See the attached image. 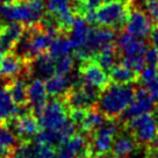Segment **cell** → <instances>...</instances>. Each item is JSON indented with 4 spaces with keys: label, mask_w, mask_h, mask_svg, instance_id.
Returning a JSON list of instances; mask_svg holds the SVG:
<instances>
[{
    "label": "cell",
    "mask_w": 158,
    "mask_h": 158,
    "mask_svg": "<svg viewBox=\"0 0 158 158\" xmlns=\"http://www.w3.org/2000/svg\"><path fill=\"white\" fill-rule=\"evenodd\" d=\"M106 121H107V118H105L98 109H95L93 107V108L89 109L86 112V115H85L83 121L78 126V128L85 135H89L92 131H94L97 128H99L101 124H104Z\"/></svg>",
    "instance_id": "603a6c76"
},
{
    "label": "cell",
    "mask_w": 158,
    "mask_h": 158,
    "mask_svg": "<svg viewBox=\"0 0 158 158\" xmlns=\"http://www.w3.org/2000/svg\"><path fill=\"white\" fill-rule=\"evenodd\" d=\"M87 136L76 133L57 147L55 158H77L79 155L87 151Z\"/></svg>",
    "instance_id": "4fadbf2b"
},
{
    "label": "cell",
    "mask_w": 158,
    "mask_h": 158,
    "mask_svg": "<svg viewBox=\"0 0 158 158\" xmlns=\"http://www.w3.org/2000/svg\"><path fill=\"white\" fill-rule=\"evenodd\" d=\"M151 27L152 22L149 19L148 15L145 14V12L130 0L128 19L124 29L137 39L145 40L151 34Z\"/></svg>",
    "instance_id": "9c48e42d"
},
{
    "label": "cell",
    "mask_w": 158,
    "mask_h": 158,
    "mask_svg": "<svg viewBox=\"0 0 158 158\" xmlns=\"http://www.w3.org/2000/svg\"><path fill=\"white\" fill-rule=\"evenodd\" d=\"M91 28H92V26L89 25L83 16L76 15L72 27L68 33V37L73 45V50L79 49L85 44L86 40L89 37Z\"/></svg>",
    "instance_id": "d6986e66"
},
{
    "label": "cell",
    "mask_w": 158,
    "mask_h": 158,
    "mask_svg": "<svg viewBox=\"0 0 158 158\" xmlns=\"http://www.w3.org/2000/svg\"><path fill=\"white\" fill-rule=\"evenodd\" d=\"M0 145L8 152L13 151L18 145V136L8 124H0Z\"/></svg>",
    "instance_id": "d4e9b609"
},
{
    "label": "cell",
    "mask_w": 158,
    "mask_h": 158,
    "mask_svg": "<svg viewBox=\"0 0 158 158\" xmlns=\"http://www.w3.org/2000/svg\"><path fill=\"white\" fill-rule=\"evenodd\" d=\"M2 26H4V25H2V22H1V21H0V29H1V28H2Z\"/></svg>",
    "instance_id": "f35d334b"
},
{
    "label": "cell",
    "mask_w": 158,
    "mask_h": 158,
    "mask_svg": "<svg viewBox=\"0 0 158 158\" xmlns=\"http://www.w3.org/2000/svg\"><path fill=\"white\" fill-rule=\"evenodd\" d=\"M108 78L113 84H137L138 74L123 64L118 63L108 71Z\"/></svg>",
    "instance_id": "7402d4cb"
},
{
    "label": "cell",
    "mask_w": 158,
    "mask_h": 158,
    "mask_svg": "<svg viewBox=\"0 0 158 158\" xmlns=\"http://www.w3.org/2000/svg\"><path fill=\"white\" fill-rule=\"evenodd\" d=\"M77 158H94V157L89 152V147H87V151H85V152H83L81 155H79Z\"/></svg>",
    "instance_id": "d6a6232c"
},
{
    "label": "cell",
    "mask_w": 158,
    "mask_h": 158,
    "mask_svg": "<svg viewBox=\"0 0 158 158\" xmlns=\"http://www.w3.org/2000/svg\"><path fill=\"white\" fill-rule=\"evenodd\" d=\"M28 1H31V0H28Z\"/></svg>",
    "instance_id": "7bdbcfd3"
},
{
    "label": "cell",
    "mask_w": 158,
    "mask_h": 158,
    "mask_svg": "<svg viewBox=\"0 0 158 158\" xmlns=\"http://www.w3.org/2000/svg\"><path fill=\"white\" fill-rule=\"evenodd\" d=\"M7 89L14 104L19 107L28 106V84L21 78H13L7 80Z\"/></svg>",
    "instance_id": "44dd1931"
},
{
    "label": "cell",
    "mask_w": 158,
    "mask_h": 158,
    "mask_svg": "<svg viewBox=\"0 0 158 158\" xmlns=\"http://www.w3.org/2000/svg\"><path fill=\"white\" fill-rule=\"evenodd\" d=\"M101 158H116V157H114L113 155H112V152L108 153V155H106V156H104V157H101Z\"/></svg>",
    "instance_id": "74e56055"
},
{
    "label": "cell",
    "mask_w": 158,
    "mask_h": 158,
    "mask_svg": "<svg viewBox=\"0 0 158 158\" xmlns=\"http://www.w3.org/2000/svg\"><path fill=\"white\" fill-rule=\"evenodd\" d=\"M8 123H12V130L22 142H28L41 130L39 120L31 112L20 114L13 120H10Z\"/></svg>",
    "instance_id": "8fae6325"
},
{
    "label": "cell",
    "mask_w": 158,
    "mask_h": 158,
    "mask_svg": "<svg viewBox=\"0 0 158 158\" xmlns=\"http://www.w3.org/2000/svg\"><path fill=\"white\" fill-rule=\"evenodd\" d=\"M21 74H27V77H29L28 62L14 52H8L0 58V78L10 80Z\"/></svg>",
    "instance_id": "7c38bea8"
},
{
    "label": "cell",
    "mask_w": 158,
    "mask_h": 158,
    "mask_svg": "<svg viewBox=\"0 0 158 158\" xmlns=\"http://www.w3.org/2000/svg\"><path fill=\"white\" fill-rule=\"evenodd\" d=\"M0 10H1V7H0Z\"/></svg>",
    "instance_id": "b9f144b4"
},
{
    "label": "cell",
    "mask_w": 158,
    "mask_h": 158,
    "mask_svg": "<svg viewBox=\"0 0 158 158\" xmlns=\"http://www.w3.org/2000/svg\"><path fill=\"white\" fill-rule=\"evenodd\" d=\"M145 66H157L158 64V48L150 43L144 52Z\"/></svg>",
    "instance_id": "f546056e"
},
{
    "label": "cell",
    "mask_w": 158,
    "mask_h": 158,
    "mask_svg": "<svg viewBox=\"0 0 158 158\" xmlns=\"http://www.w3.org/2000/svg\"><path fill=\"white\" fill-rule=\"evenodd\" d=\"M118 124L122 130L133 136L139 147H148L152 143L158 130L157 122L152 113H143Z\"/></svg>",
    "instance_id": "277c9868"
},
{
    "label": "cell",
    "mask_w": 158,
    "mask_h": 158,
    "mask_svg": "<svg viewBox=\"0 0 158 158\" xmlns=\"http://www.w3.org/2000/svg\"><path fill=\"white\" fill-rule=\"evenodd\" d=\"M153 109H155V99L151 97V94L149 93L145 87L136 85L134 100L116 121L118 123H122L129 118H133L143 113H152Z\"/></svg>",
    "instance_id": "30bf717a"
},
{
    "label": "cell",
    "mask_w": 158,
    "mask_h": 158,
    "mask_svg": "<svg viewBox=\"0 0 158 158\" xmlns=\"http://www.w3.org/2000/svg\"><path fill=\"white\" fill-rule=\"evenodd\" d=\"M86 1V4L89 6V8H92V10H95L98 6H100L102 4V1L105 0H85Z\"/></svg>",
    "instance_id": "1f68e13d"
},
{
    "label": "cell",
    "mask_w": 158,
    "mask_h": 158,
    "mask_svg": "<svg viewBox=\"0 0 158 158\" xmlns=\"http://www.w3.org/2000/svg\"><path fill=\"white\" fill-rule=\"evenodd\" d=\"M150 43L158 48V25L153 26V29L150 34Z\"/></svg>",
    "instance_id": "4dcf8cb0"
},
{
    "label": "cell",
    "mask_w": 158,
    "mask_h": 158,
    "mask_svg": "<svg viewBox=\"0 0 158 158\" xmlns=\"http://www.w3.org/2000/svg\"><path fill=\"white\" fill-rule=\"evenodd\" d=\"M45 89L49 95L62 98L71 87L76 85V79H71L68 76L55 73L44 81Z\"/></svg>",
    "instance_id": "ffe728a7"
},
{
    "label": "cell",
    "mask_w": 158,
    "mask_h": 158,
    "mask_svg": "<svg viewBox=\"0 0 158 158\" xmlns=\"http://www.w3.org/2000/svg\"><path fill=\"white\" fill-rule=\"evenodd\" d=\"M121 64L127 66L128 69L133 70L134 72L139 76V73L143 71L145 68V60H144V55H131V56H121Z\"/></svg>",
    "instance_id": "484cf974"
},
{
    "label": "cell",
    "mask_w": 158,
    "mask_h": 158,
    "mask_svg": "<svg viewBox=\"0 0 158 158\" xmlns=\"http://www.w3.org/2000/svg\"><path fill=\"white\" fill-rule=\"evenodd\" d=\"M28 72L29 77H36L37 79L47 80L56 73L55 59L51 58L48 52L40 55L33 60L28 62Z\"/></svg>",
    "instance_id": "9a60e30c"
},
{
    "label": "cell",
    "mask_w": 158,
    "mask_h": 158,
    "mask_svg": "<svg viewBox=\"0 0 158 158\" xmlns=\"http://www.w3.org/2000/svg\"><path fill=\"white\" fill-rule=\"evenodd\" d=\"M72 50H73V45L69 37L66 35H59L57 39H55L51 42L48 49V54L50 55L51 58L56 59L63 55L70 54Z\"/></svg>",
    "instance_id": "cb8c5ba5"
},
{
    "label": "cell",
    "mask_w": 158,
    "mask_h": 158,
    "mask_svg": "<svg viewBox=\"0 0 158 158\" xmlns=\"http://www.w3.org/2000/svg\"><path fill=\"white\" fill-rule=\"evenodd\" d=\"M130 0H110L105 1L100 6H98L95 13V25L100 27L112 28L115 31H121L124 29L127 19H128Z\"/></svg>",
    "instance_id": "3957f363"
},
{
    "label": "cell",
    "mask_w": 158,
    "mask_h": 158,
    "mask_svg": "<svg viewBox=\"0 0 158 158\" xmlns=\"http://www.w3.org/2000/svg\"><path fill=\"white\" fill-rule=\"evenodd\" d=\"M120 129L116 120H107L89 135H86L89 139V152L94 158H101L110 153L115 136Z\"/></svg>",
    "instance_id": "5b68a950"
},
{
    "label": "cell",
    "mask_w": 158,
    "mask_h": 158,
    "mask_svg": "<svg viewBox=\"0 0 158 158\" xmlns=\"http://www.w3.org/2000/svg\"><path fill=\"white\" fill-rule=\"evenodd\" d=\"M44 4L42 0H16L1 7L0 15L7 22H21L26 27L39 23L43 18Z\"/></svg>",
    "instance_id": "7a4b0ae2"
},
{
    "label": "cell",
    "mask_w": 158,
    "mask_h": 158,
    "mask_svg": "<svg viewBox=\"0 0 158 158\" xmlns=\"http://www.w3.org/2000/svg\"><path fill=\"white\" fill-rule=\"evenodd\" d=\"M157 77H158V64H157Z\"/></svg>",
    "instance_id": "60d3db41"
},
{
    "label": "cell",
    "mask_w": 158,
    "mask_h": 158,
    "mask_svg": "<svg viewBox=\"0 0 158 158\" xmlns=\"http://www.w3.org/2000/svg\"><path fill=\"white\" fill-rule=\"evenodd\" d=\"M137 84H113L104 89L97 100L94 108L98 109L107 120H118L131 104Z\"/></svg>",
    "instance_id": "6da1fadb"
},
{
    "label": "cell",
    "mask_w": 158,
    "mask_h": 158,
    "mask_svg": "<svg viewBox=\"0 0 158 158\" xmlns=\"http://www.w3.org/2000/svg\"><path fill=\"white\" fill-rule=\"evenodd\" d=\"M74 59L70 54L63 55L58 58L55 59V70L56 73L63 74V76H69L73 69Z\"/></svg>",
    "instance_id": "4316f807"
},
{
    "label": "cell",
    "mask_w": 158,
    "mask_h": 158,
    "mask_svg": "<svg viewBox=\"0 0 158 158\" xmlns=\"http://www.w3.org/2000/svg\"><path fill=\"white\" fill-rule=\"evenodd\" d=\"M150 145H152L153 148L158 149V130H157V134H156V137H155V139H153V142Z\"/></svg>",
    "instance_id": "d590c367"
},
{
    "label": "cell",
    "mask_w": 158,
    "mask_h": 158,
    "mask_svg": "<svg viewBox=\"0 0 158 158\" xmlns=\"http://www.w3.org/2000/svg\"><path fill=\"white\" fill-rule=\"evenodd\" d=\"M105 1H110V0H105ZM123 1H129V0H123Z\"/></svg>",
    "instance_id": "ab89813d"
},
{
    "label": "cell",
    "mask_w": 158,
    "mask_h": 158,
    "mask_svg": "<svg viewBox=\"0 0 158 158\" xmlns=\"http://www.w3.org/2000/svg\"><path fill=\"white\" fill-rule=\"evenodd\" d=\"M48 95L44 80L36 78L28 84V106L36 118L44 109L48 102Z\"/></svg>",
    "instance_id": "5bb4252c"
},
{
    "label": "cell",
    "mask_w": 158,
    "mask_h": 158,
    "mask_svg": "<svg viewBox=\"0 0 158 158\" xmlns=\"http://www.w3.org/2000/svg\"><path fill=\"white\" fill-rule=\"evenodd\" d=\"M16 0H0V4L2 5H6V4H10V2H14Z\"/></svg>",
    "instance_id": "8d00e7d4"
},
{
    "label": "cell",
    "mask_w": 158,
    "mask_h": 158,
    "mask_svg": "<svg viewBox=\"0 0 158 158\" xmlns=\"http://www.w3.org/2000/svg\"><path fill=\"white\" fill-rule=\"evenodd\" d=\"M78 74L81 84L99 89L100 92L106 89L110 83L107 71H105L93 58L81 60Z\"/></svg>",
    "instance_id": "ba28073f"
},
{
    "label": "cell",
    "mask_w": 158,
    "mask_h": 158,
    "mask_svg": "<svg viewBox=\"0 0 158 158\" xmlns=\"http://www.w3.org/2000/svg\"><path fill=\"white\" fill-rule=\"evenodd\" d=\"M137 147V143L135 142L133 136L127 131L120 129L118 135L115 136L110 152L116 158H128Z\"/></svg>",
    "instance_id": "e0dca14e"
},
{
    "label": "cell",
    "mask_w": 158,
    "mask_h": 158,
    "mask_svg": "<svg viewBox=\"0 0 158 158\" xmlns=\"http://www.w3.org/2000/svg\"><path fill=\"white\" fill-rule=\"evenodd\" d=\"M37 120L41 129L62 130L70 122L69 108L62 98H54L47 102Z\"/></svg>",
    "instance_id": "8992f818"
},
{
    "label": "cell",
    "mask_w": 158,
    "mask_h": 158,
    "mask_svg": "<svg viewBox=\"0 0 158 158\" xmlns=\"http://www.w3.org/2000/svg\"><path fill=\"white\" fill-rule=\"evenodd\" d=\"M153 116H155V118H156V122H157V126H158V104L155 105V109H153Z\"/></svg>",
    "instance_id": "e575fe53"
},
{
    "label": "cell",
    "mask_w": 158,
    "mask_h": 158,
    "mask_svg": "<svg viewBox=\"0 0 158 158\" xmlns=\"http://www.w3.org/2000/svg\"><path fill=\"white\" fill-rule=\"evenodd\" d=\"M8 155H10V152L6 151L4 148H1V145H0V158H6Z\"/></svg>",
    "instance_id": "836d02e7"
},
{
    "label": "cell",
    "mask_w": 158,
    "mask_h": 158,
    "mask_svg": "<svg viewBox=\"0 0 158 158\" xmlns=\"http://www.w3.org/2000/svg\"><path fill=\"white\" fill-rule=\"evenodd\" d=\"M99 94V89L81 84L71 87L62 99L69 109H91L97 104Z\"/></svg>",
    "instance_id": "52a82bcc"
},
{
    "label": "cell",
    "mask_w": 158,
    "mask_h": 158,
    "mask_svg": "<svg viewBox=\"0 0 158 158\" xmlns=\"http://www.w3.org/2000/svg\"><path fill=\"white\" fill-rule=\"evenodd\" d=\"M72 6H73V0H48L45 7L49 15H57L70 8L73 10Z\"/></svg>",
    "instance_id": "83f0119b"
},
{
    "label": "cell",
    "mask_w": 158,
    "mask_h": 158,
    "mask_svg": "<svg viewBox=\"0 0 158 158\" xmlns=\"http://www.w3.org/2000/svg\"><path fill=\"white\" fill-rule=\"evenodd\" d=\"M20 112L21 107L14 104L6 84L0 85V124H7L15 116L20 115Z\"/></svg>",
    "instance_id": "2e32d148"
},
{
    "label": "cell",
    "mask_w": 158,
    "mask_h": 158,
    "mask_svg": "<svg viewBox=\"0 0 158 158\" xmlns=\"http://www.w3.org/2000/svg\"><path fill=\"white\" fill-rule=\"evenodd\" d=\"M92 58L98 63L105 71L108 72L114 65L120 63L121 60V52L118 50L116 43H109L102 47Z\"/></svg>",
    "instance_id": "ac0fdd59"
},
{
    "label": "cell",
    "mask_w": 158,
    "mask_h": 158,
    "mask_svg": "<svg viewBox=\"0 0 158 158\" xmlns=\"http://www.w3.org/2000/svg\"><path fill=\"white\" fill-rule=\"evenodd\" d=\"M35 147V158H55L56 157V150L55 147L49 144L36 143Z\"/></svg>",
    "instance_id": "f1b7e54d"
}]
</instances>
